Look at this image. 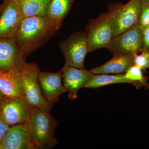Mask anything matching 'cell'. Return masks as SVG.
<instances>
[{"label":"cell","instance_id":"3","mask_svg":"<svg viewBox=\"0 0 149 149\" xmlns=\"http://www.w3.org/2000/svg\"><path fill=\"white\" fill-rule=\"evenodd\" d=\"M141 10V0H130L125 4H110L107 12L110 19L113 37L139 21Z\"/></svg>","mask_w":149,"mask_h":149},{"label":"cell","instance_id":"16","mask_svg":"<svg viewBox=\"0 0 149 149\" xmlns=\"http://www.w3.org/2000/svg\"><path fill=\"white\" fill-rule=\"evenodd\" d=\"M22 17L47 15L50 0H18Z\"/></svg>","mask_w":149,"mask_h":149},{"label":"cell","instance_id":"24","mask_svg":"<svg viewBox=\"0 0 149 149\" xmlns=\"http://www.w3.org/2000/svg\"><path fill=\"white\" fill-rule=\"evenodd\" d=\"M5 97V96L0 91V102Z\"/></svg>","mask_w":149,"mask_h":149},{"label":"cell","instance_id":"20","mask_svg":"<svg viewBox=\"0 0 149 149\" xmlns=\"http://www.w3.org/2000/svg\"><path fill=\"white\" fill-rule=\"evenodd\" d=\"M139 22L142 29L149 26V0H141Z\"/></svg>","mask_w":149,"mask_h":149},{"label":"cell","instance_id":"10","mask_svg":"<svg viewBox=\"0 0 149 149\" xmlns=\"http://www.w3.org/2000/svg\"><path fill=\"white\" fill-rule=\"evenodd\" d=\"M0 4V38L15 37L22 19L18 0Z\"/></svg>","mask_w":149,"mask_h":149},{"label":"cell","instance_id":"18","mask_svg":"<svg viewBox=\"0 0 149 149\" xmlns=\"http://www.w3.org/2000/svg\"><path fill=\"white\" fill-rule=\"evenodd\" d=\"M75 0H50L47 15L51 18L63 21L69 13Z\"/></svg>","mask_w":149,"mask_h":149},{"label":"cell","instance_id":"25","mask_svg":"<svg viewBox=\"0 0 149 149\" xmlns=\"http://www.w3.org/2000/svg\"></svg>","mask_w":149,"mask_h":149},{"label":"cell","instance_id":"22","mask_svg":"<svg viewBox=\"0 0 149 149\" xmlns=\"http://www.w3.org/2000/svg\"><path fill=\"white\" fill-rule=\"evenodd\" d=\"M143 45L142 51H146L149 52V26L143 28Z\"/></svg>","mask_w":149,"mask_h":149},{"label":"cell","instance_id":"14","mask_svg":"<svg viewBox=\"0 0 149 149\" xmlns=\"http://www.w3.org/2000/svg\"><path fill=\"white\" fill-rule=\"evenodd\" d=\"M0 91L5 97L24 96L21 71H0Z\"/></svg>","mask_w":149,"mask_h":149},{"label":"cell","instance_id":"17","mask_svg":"<svg viewBox=\"0 0 149 149\" xmlns=\"http://www.w3.org/2000/svg\"><path fill=\"white\" fill-rule=\"evenodd\" d=\"M120 83L132 84L123 73L118 74H94L91 80L85 85V88L97 89L107 85Z\"/></svg>","mask_w":149,"mask_h":149},{"label":"cell","instance_id":"4","mask_svg":"<svg viewBox=\"0 0 149 149\" xmlns=\"http://www.w3.org/2000/svg\"><path fill=\"white\" fill-rule=\"evenodd\" d=\"M143 31L139 21L116 36L107 47L113 56L135 55L141 52Z\"/></svg>","mask_w":149,"mask_h":149},{"label":"cell","instance_id":"6","mask_svg":"<svg viewBox=\"0 0 149 149\" xmlns=\"http://www.w3.org/2000/svg\"><path fill=\"white\" fill-rule=\"evenodd\" d=\"M59 48L63 54L64 66L84 68V60L88 53V43L85 31L73 32L65 40L59 43Z\"/></svg>","mask_w":149,"mask_h":149},{"label":"cell","instance_id":"11","mask_svg":"<svg viewBox=\"0 0 149 149\" xmlns=\"http://www.w3.org/2000/svg\"><path fill=\"white\" fill-rule=\"evenodd\" d=\"M0 149H37L29 122L10 127L0 143Z\"/></svg>","mask_w":149,"mask_h":149},{"label":"cell","instance_id":"9","mask_svg":"<svg viewBox=\"0 0 149 149\" xmlns=\"http://www.w3.org/2000/svg\"><path fill=\"white\" fill-rule=\"evenodd\" d=\"M19 49L15 37L0 38V71H21L27 63Z\"/></svg>","mask_w":149,"mask_h":149},{"label":"cell","instance_id":"13","mask_svg":"<svg viewBox=\"0 0 149 149\" xmlns=\"http://www.w3.org/2000/svg\"><path fill=\"white\" fill-rule=\"evenodd\" d=\"M62 80L61 70L56 72H39L38 81L42 93L46 100L52 104L58 100L60 96L67 92Z\"/></svg>","mask_w":149,"mask_h":149},{"label":"cell","instance_id":"2","mask_svg":"<svg viewBox=\"0 0 149 149\" xmlns=\"http://www.w3.org/2000/svg\"><path fill=\"white\" fill-rule=\"evenodd\" d=\"M29 123L37 149L53 148L58 145L54 136L58 122L49 112L31 108Z\"/></svg>","mask_w":149,"mask_h":149},{"label":"cell","instance_id":"19","mask_svg":"<svg viewBox=\"0 0 149 149\" xmlns=\"http://www.w3.org/2000/svg\"><path fill=\"white\" fill-rule=\"evenodd\" d=\"M124 75L136 89H139L143 87L149 89V84L146 77L144 75L143 70L138 66L133 65L130 67Z\"/></svg>","mask_w":149,"mask_h":149},{"label":"cell","instance_id":"26","mask_svg":"<svg viewBox=\"0 0 149 149\" xmlns=\"http://www.w3.org/2000/svg\"></svg>","mask_w":149,"mask_h":149},{"label":"cell","instance_id":"5","mask_svg":"<svg viewBox=\"0 0 149 149\" xmlns=\"http://www.w3.org/2000/svg\"><path fill=\"white\" fill-rule=\"evenodd\" d=\"M40 69L37 64L27 63L21 71L24 96L32 107L50 111L53 104L48 102L43 96L38 81Z\"/></svg>","mask_w":149,"mask_h":149},{"label":"cell","instance_id":"15","mask_svg":"<svg viewBox=\"0 0 149 149\" xmlns=\"http://www.w3.org/2000/svg\"><path fill=\"white\" fill-rule=\"evenodd\" d=\"M135 55H121L113 56L108 61L91 70L94 74H122L134 65Z\"/></svg>","mask_w":149,"mask_h":149},{"label":"cell","instance_id":"23","mask_svg":"<svg viewBox=\"0 0 149 149\" xmlns=\"http://www.w3.org/2000/svg\"><path fill=\"white\" fill-rule=\"evenodd\" d=\"M10 127L0 117V143Z\"/></svg>","mask_w":149,"mask_h":149},{"label":"cell","instance_id":"21","mask_svg":"<svg viewBox=\"0 0 149 149\" xmlns=\"http://www.w3.org/2000/svg\"><path fill=\"white\" fill-rule=\"evenodd\" d=\"M134 65L138 66L143 71L149 69V52L142 51L141 53L136 54L134 56Z\"/></svg>","mask_w":149,"mask_h":149},{"label":"cell","instance_id":"7","mask_svg":"<svg viewBox=\"0 0 149 149\" xmlns=\"http://www.w3.org/2000/svg\"><path fill=\"white\" fill-rule=\"evenodd\" d=\"M88 43V52L106 48L113 37L109 16L107 12L89 20L85 31Z\"/></svg>","mask_w":149,"mask_h":149},{"label":"cell","instance_id":"12","mask_svg":"<svg viewBox=\"0 0 149 149\" xmlns=\"http://www.w3.org/2000/svg\"><path fill=\"white\" fill-rule=\"evenodd\" d=\"M61 70L62 72L63 86L68 97L72 100L77 98L79 90L85 88V85L94 75L91 70L72 67L64 66Z\"/></svg>","mask_w":149,"mask_h":149},{"label":"cell","instance_id":"1","mask_svg":"<svg viewBox=\"0 0 149 149\" xmlns=\"http://www.w3.org/2000/svg\"><path fill=\"white\" fill-rule=\"evenodd\" d=\"M62 24L63 21L47 15L22 19L15 37L25 58L45 45L59 31Z\"/></svg>","mask_w":149,"mask_h":149},{"label":"cell","instance_id":"8","mask_svg":"<svg viewBox=\"0 0 149 149\" xmlns=\"http://www.w3.org/2000/svg\"><path fill=\"white\" fill-rule=\"evenodd\" d=\"M31 108L24 95L5 97L0 102V117L10 127L29 122Z\"/></svg>","mask_w":149,"mask_h":149}]
</instances>
